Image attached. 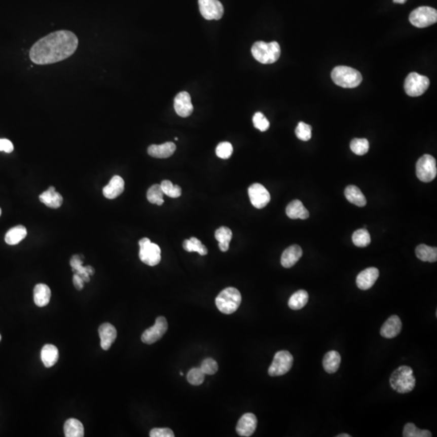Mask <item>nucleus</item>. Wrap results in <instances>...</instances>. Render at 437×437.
<instances>
[{"label":"nucleus","instance_id":"f257e3e1","mask_svg":"<svg viewBox=\"0 0 437 437\" xmlns=\"http://www.w3.org/2000/svg\"><path fill=\"white\" fill-rule=\"evenodd\" d=\"M78 45V38L74 32L56 31L36 42L30 49L29 58L35 64H53L70 58Z\"/></svg>","mask_w":437,"mask_h":437},{"label":"nucleus","instance_id":"f03ea898","mask_svg":"<svg viewBox=\"0 0 437 437\" xmlns=\"http://www.w3.org/2000/svg\"><path fill=\"white\" fill-rule=\"evenodd\" d=\"M389 384L399 393H407L415 389V377L413 369L409 366H400L392 373Z\"/></svg>","mask_w":437,"mask_h":437},{"label":"nucleus","instance_id":"7ed1b4c3","mask_svg":"<svg viewBox=\"0 0 437 437\" xmlns=\"http://www.w3.org/2000/svg\"><path fill=\"white\" fill-rule=\"evenodd\" d=\"M251 52L253 58L263 64L274 63L280 57V46L276 42L266 43L257 42L252 46Z\"/></svg>","mask_w":437,"mask_h":437},{"label":"nucleus","instance_id":"20e7f679","mask_svg":"<svg viewBox=\"0 0 437 437\" xmlns=\"http://www.w3.org/2000/svg\"><path fill=\"white\" fill-rule=\"evenodd\" d=\"M331 78L335 85L345 88H356L362 82L360 72L349 66H336L331 72Z\"/></svg>","mask_w":437,"mask_h":437},{"label":"nucleus","instance_id":"39448f33","mask_svg":"<svg viewBox=\"0 0 437 437\" xmlns=\"http://www.w3.org/2000/svg\"><path fill=\"white\" fill-rule=\"evenodd\" d=\"M241 303V295L235 287L224 289L215 299L218 310L225 314H232L238 309Z\"/></svg>","mask_w":437,"mask_h":437},{"label":"nucleus","instance_id":"423d86ee","mask_svg":"<svg viewBox=\"0 0 437 437\" xmlns=\"http://www.w3.org/2000/svg\"><path fill=\"white\" fill-rule=\"evenodd\" d=\"M139 245V259L142 263L150 267L157 266L161 261V250L158 245L152 242L150 239H141Z\"/></svg>","mask_w":437,"mask_h":437},{"label":"nucleus","instance_id":"0eeeda50","mask_svg":"<svg viewBox=\"0 0 437 437\" xmlns=\"http://www.w3.org/2000/svg\"><path fill=\"white\" fill-rule=\"evenodd\" d=\"M293 365V356L291 353L287 351H278L269 368V375L271 377L284 375L290 371Z\"/></svg>","mask_w":437,"mask_h":437},{"label":"nucleus","instance_id":"6e6552de","mask_svg":"<svg viewBox=\"0 0 437 437\" xmlns=\"http://www.w3.org/2000/svg\"><path fill=\"white\" fill-rule=\"evenodd\" d=\"M437 174L436 161L431 155L426 154L419 159L416 164V175L423 183H430Z\"/></svg>","mask_w":437,"mask_h":437},{"label":"nucleus","instance_id":"1a4fd4ad","mask_svg":"<svg viewBox=\"0 0 437 437\" xmlns=\"http://www.w3.org/2000/svg\"><path fill=\"white\" fill-rule=\"evenodd\" d=\"M409 20L414 26L426 28L436 22L437 12L430 7H420L411 12Z\"/></svg>","mask_w":437,"mask_h":437},{"label":"nucleus","instance_id":"9d476101","mask_svg":"<svg viewBox=\"0 0 437 437\" xmlns=\"http://www.w3.org/2000/svg\"><path fill=\"white\" fill-rule=\"evenodd\" d=\"M429 85V79L427 77L416 72H412L407 76L404 88L408 96H419L427 91Z\"/></svg>","mask_w":437,"mask_h":437},{"label":"nucleus","instance_id":"9b49d317","mask_svg":"<svg viewBox=\"0 0 437 437\" xmlns=\"http://www.w3.org/2000/svg\"><path fill=\"white\" fill-rule=\"evenodd\" d=\"M168 330V322L165 317H158L156 320L154 325L142 333L141 340L147 344H153L158 341Z\"/></svg>","mask_w":437,"mask_h":437},{"label":"nucleus","instance_id":"f8f14e48","mask_svg":"<svg viewBox=\"0 0 437 437\" xmlns=\"http://www.w3.org/2000/svg\"><path fill=\"white\" fill-rule=\"evenodd\" d=\"M199 11L207 20H221L224 15V6L218 0H199Z\"/></svg>","mask_w":437,"mask_h":437},{"label":"nucleus","instance_id":"ddd939ff","mask_svg":"<svg viewBox=\"0 0 437 437\" xmlns=\"http://www.w3.org/2000/svg\"><path fill=\"white\" fill-rule=\"evenodd\" d=\"M249 199L253 207L262 209L266 207L271 201V195L263 185L259 183L251 185L248 190Z\"/></svg>","mask_w":437,"mask_h":437},{"label":"nucleus","instance_id":"4468645a","mask_svg":"<svg viewBox=\"0 0 437 437\" xmlns=\"http://www.w3.org/2000/svg\"><path fill=\"white\" fill-rule=\"evenodd\" d=\"M258 425L257 417L253 413H246L239 419L237 432L241 436H250L254 433Z\"/></svg>","mask_w":437,"mask_h":437},{"label":"nucleus","instance_id":"2eb2a0df","mask_svg":"<svg viewBox=\"0 0 437 437\" xmlns=\"http://www.w3.org/2000/svg\"><path fill=\"white\" fill-rule=\"evenodd\" d=\"M174 108L176 114L181 118H187L194 111L191 95L187 92H179L174 99Z\"/></svg>","mask_w":437,"mask_h":437},{"label":"nucleus","instance_id":"dca6fc26","mask_svg":"<svg viewBox=\"0 0 437 437\" xmlns=\"http://www.w3.org/2000/svg\"><path fill=\"white\" fill-rule=\"evenodd\" d=\"M379 277V271L376 267H369L361 271L356 277V285L361 290H369L373 287Z\"/></svg>","mask_w":437,"mask_h":437},{"label":"nucleus","instance_id":"f3484780","mask_svg":"<svg viewBox=\"0 0 437 437\" xmlns=\"http://www.w3.org/2000/svg\"><path fill=\"white\" fill-rule=\"evenodd\" d=\"M403 328L401 319L397 315H393L386 320L381 328V335L385 339L397 337Z\"/></svg>","mask_w":437,"mask_h":437},{"label":"nucleus","instance_id":"a211bd4d","mask_svg":"<svg viewBox=\"0 0 437 437\" xmlns=\"http://www.w3.org/2000/svg\"><path fill=\"white\" fill-rule=\"evenodd\" d=\"M100 339V346L104 351L111 348L117 338V331L111 323H103L98 330Z\"/></svg>","mask_w":437,"mask_h":437},{"label":"nucleus","instance_id":"6ab92c4d","mask_svg":"<svg viewBox=\"0 0 437 437\" xmlns=\"http://www.w3.org/2000/svg\"><path fill=\"white\" fill-rule=\"evenodd\" d=\"M125 183L120 176H113L111 181L103 189V195L108 199H115L124 191Z\"/></svg>","mask_w":437,"mask_h":437},{"label":"nucleus","instance_id":"aec40b11","mask_svg":"<svg viewBox=\"0 0 437 437\" xmlns=\"http://www.w3.org/2000/svg\"><path fill=\"white\" fill-rule=\"evenodd\" d=\"M303 255V250L299 245H293L283 251L281 257V264L285 268L293 267Z\"/></svg>","mask_w":437,"mask_h":437},{"label":"nucleus","instance_id":"412c9836","mask_svg":"<svg viewBox=\"0 0 437 437\" xmlns=\"http://www.w3.org/2000/svg\"><path fill=\"white\" fill-rule=\"evenodd\" d=\"M39 199L46 207L53 209L60 207L63 202L62 195L55 191L54 187H49L48 190L42 193L39 196Z\"/></svg>","mask_w":437,"mask_h":437},{"label":"nucleus","instance_id":"4be33fe9","mask_svg":"<svg viewBox=\"0 0 437 437\" xmlns=\"http://www.w3.org/2000/svg\"><path fill=\"white\" fill-rule=\"evenodd\" d=\"M176 151V145L172 142H167L161 145H151L148 149V153L155 158H168Z\"/></svg>","mask_w":437,"mask_h":437},{"label":"nucleus","instance_id":"5701e85b","mask_svg":"<svg viewBox=\"0 0 437 437\" xmlns=\"http://www.w3.org/2000/svg\"><path fill=\"white\" fill-rule=\"evenodd\" d=\"M70 264L75 274L80 275L86 283L90 281L91 275H94V269L91 266L83 267V262L78 255L73 256L72 259H70Z\"/></svg>","mask_w":437,"mask_h":437},{"label":"nucleus","instance_id":"b1692460","mask_svg":"<svg viewBox=\"0 0 437 437\" xmlns=\"http://www.w3.org/2000/svg\"><path fill=\"white\" fill-rule=\"evenodd\" d=\"M286 214L287 216L293 220L301 218V220H306L309 217V212L301 201L296 199L287 205L286 208Z\"/></svg>","mask_w":437,"mask_h":437},{"label":"nucleus","instance_id":"393cba45","mask_svg":"<svg viewBox=\"0 0 437 437\" xmlns=\"http://www.w3.org/2000/svg\"><path fill=\"white\" fill-rule=\"evenodd\" d=\"M51 292L50 287L44 283H39L33 290V299L37 306L44 307L50 303Z\"/></svg>","mask_w":437,"mask_h":437},{"label":"nucleus","instance_id":"a878e982","mask_svg":"<svg viewBox=\"0 0 437 437\" xmlns=\"http://www.w3.org/2000/svg\"><path fill=\"white\" fill-rule=\"evenodd\" d=\"M341 363V355L338 351H331L323 358L322 365L326 373L332 374L336 373Z\"/></svg>","mask_w":437,"mask_h":437},{"label":"nucleus","instance_id":"bb28decb","mask_svg":"<svg viewBox=\"0 0 437 437\" xmlns=\"http://www.w3.org/2000/svg\"><path fill=\"white\" fill-rule=\"evenodd\" d=\"M59 357L58 348L52 344H46L42 349L41 358L44 363L45 367L51 368L58 361Z\"/></svg>","mask_w":437,"mask_h":437},{"label":"nucleus","instance_id":"cd10ccee","mask_svg":"<svg viewBox=\"0 0 437 437\" xmlns=\"http://www.w3.org/2000/svg\"><path fill=\"white\" fill-rule=\"evenodd\" d=\"M344 195L350 203L358 207H365L367 203V200L363 193L355 186H348L345 189Z\"/></svg>","mask_w":437,"mask_h":437},{"label":"nucleus","instance_id":"c85d7f7f","mask_svg":"<svg viewBox=\"0 0 437 437\" xmlns=\"http://www.w3.org/2000/svg\"><path fill=\"white\" fill-rule=\"evenodd\" d=\"M27 236V229L23 225H17L8 231L5 235V242L8 245H17Z\"/></svg>","mask_w":437,"mask_h":437},{"label":"nucleus","instance_id":"c756f323","mask_svg":"<svg viewBox=\"0 0 437 437\" xmlns=\"http://www.w3.org/2000/svg\"><path fill=\"white\" fill-rule=\"evenodd\" d=\"M64 435L66 437H83L85 428L82 423L77 419H69L64 424Z\"/></svg>","mask_w":437,"mask_h":437},{"label":"nucleus","instance_id":"7c9ffc66","mask_svg":"<svg viewBox=\"0 0 437 437\" xmlns=\"http://www.w3.org/2000/svg\"><path fill=\"white\" fill-rule=\"evenodd\" d=\"M415 253L419 260L428 263H435L437 261V249L435 247L421 244L418 245L415 249Z\"/></svg>","mask_w":437,"mask_h":437},{"label":"nucleus","instance_id":"2f4dec72","mask_svg":"<svg viewBox=\"0 0 437 437\" xmlns=\"http://www.w3.org/2000/svg\"><path fill=\"white\" fill-rule=\"evenodd\" d=\"M215 237L218 242V247L222 252H226L229 249V242L233 237V233L227 227H221L215 231Z\"/></svg>","mask_w":437,"mask_h":437},{"label":"nucleus","instance_id":"473e14b6","mask_svg":"<svg viewBox=\"0 0 437 437\" xmlns=\"http://www.w3.org/2000/svg\"><path fill=\"white\" fill-rule=\"evenodd\" d=\"M309 301V294L305 290H299L292 295L288 301V306L293 310L302 309Z\"/></svg>","mask_w":437,"mask_h":437},{"label":"nucleus","instance_id":"72a5a7b5","mask_svg":"<svg viewBox=\"0 0 437 437\" xmlns=\"http://www.w3.org/2000/svg\"><path fill=\"white\" fill-rule=\"evenodd\" d=\"M183 248L187 252H197L202 256L207 254V247L196 237H191L183 242Z\"/></svg>","mask_w":437,"mask_h":437},{"label":"nucleus","instance_id":"f704fd0d","mask_svg":"<svg viewBox=\"0 0 437 437\" xmlns=\"http://www.w3.org/2000/svg\"><path fill=\"white\" fill-rule=\"evenodd\" d=\"M164 193L161 189V185H153L147 192V198L148 200L153 204H157L161 206L164 203Z\"/></svg>","mask_w":437,"mask_h":437},{"label":"nucleus","instance_id":"c9c22d12","mask_svg":"<svg viewBox=\"0 0 437 437\" xmlns=\"http://www.w3.org/2000/svg\"><path fill=\"white\" fill-rule=\"evenodd\" d=\"M352 241L357 247L368 246L371 243V237L369 231L366 229H361L355 231L352 235Z\"/></svg>","mask_w":437,"mask_h":437},{"label":"nucleus","instance_id":"e433bc0d","mask_svg":"<svg viewBox=\"0 0 437 437\" xmlns=\"http://www.w3.org/2000/svg\"><path fill=\"white\" fill-rule=\"evenodd\" d=\"M404 437H431V431L428 430L419 429L414 423H407L403 429Z\"/></svg>","mask_w":437,"mask_h":437},{"label":"nucleus","instance_id":"4c0bfd02","mask_svg":"<svg viewBox=\"0 0 437 437\" xmlns=\"http://www.w3.org/2000/svg\"><path fill=\"white\" fill-rule=\"evenodd\" d=\"M164 195L176 199L181 195V189L177 185H173L170 180H163L161 184Z\"/></svg>","mask_w":437,"mask_h":437},{"label":"nucleus","instance_id":"58836bf2","mask_svg":"<svg viewBox=\"0 0 437 437\" xmlns=\"http://www.w3.org/2000/svg\"><path fill=\"white\" fill-rule=\"evenodd\" d=\"M351 151L358 156L366 154L369 150V142L366 138H354L351 142Z\"/></svg>","mask_w":437,"mask_h":437},{"label":"nucleus","instance_id":"ea45409f","mask_svg":"<svg viewBox=\"0 0 437 437\" xmlns=\"http://www.w3.org/2000/svg\"><path fill=\"white\" fill-rule=\"evenodd\" d=\"M205 374L200 368H194L187 374V381L193 385H200L204 381Z\"/></svg>","mask_w":437,"mask_h":437},{"label":"nucleus","instance_id":"a19ab883","mask_svg":"<svg viewBox=\"0 0 437 437\" xmlns=\"http://www.w3.org/2000/svg\"><path fill=\"white\" fill-rule=\"evenodd\" d=\"M296 135L302 141H309L312 138V127L309 124L301 122L296 128Z\"/></svg>","mask_w":437,"mask_h":437},{"label":"nucleus","instance_id":"79ce46f5","mask_svg":"<svg viewBox=\"0 0 437 437\" xmlns=\"http://www.w3.org/2000/svg\"><path fill=\"white\" fill-rule=\"evenodd\" d=\"M200 369L205 375H214L218 371V363L215 359L207 358L202 362Z\"/></svg>","mask_w":437,"mask_h":437},{"label":"nucleus","instance_id":"37998d69","mask_svg":"<svg viewBox=\"0 0 437 437\" xmlns=\"http://www.w3.org/2000/svg\"><path fill=\"white\" fill-rule=\"evenodd\" d=\"M216 156L221 159H229L233 152V145L229 142H222L218 143L216 148Z\"/></svg>","mask_w":437,"mask_h":437},{"label":"nucleus","instance_id":"c03bdc74","mask_svg":"<svg viewBox=\"0 0 437 437\" xmlns=\"http://www.w3.org/2000/svg\"><path fill=\"white\" fill-rule=\"evenodd\" d=\"M253 123L254 125L255 128L259 129V131H267L270 127V123L267 120V118L262 114V113L258 112L255 114L253 118Z\"/></svg>","mask_w":437,"mask_h":437},{"label":"nucleus","instance_id":"a18cd8bd","mask_svg":"<svg viewBox=\"0 0 437 437\" xmlns=\"http://www.w3.org/2000/svg\"><path fill=\"white\" fill-rule=\"evenodd\" d=\"M174 433L169 428H153L150 431L151 437H174Z\"/></svg>","mask_w":437,"mask_h":437},{"label":"nucleus","instance_id":"49530a36","mask_svg":"<svg viewBox=\"0 0 437 437\" xmlns=\"http://www.w3.org/2000/svg\"><path fill=\"white\" fill-rule=\"evenodd\" d=\"M13 150H14V146L10 140H8L7 138H0V152L10 153Z\"/></svg>","mask_w":437,"mask_h":437},{"label":"nucleus","instance_id":"de8ad7c7","mask_svg":"<svg viewBox=\"0 0 437 437\" xmlns=\"http://www.w3.org/2000/svg\"><path fill=\"white\" fill-rule=\"evenodd\" d=\"M84 283H85V281L83 280L82 278L80 275H77V274H74L73 283H74V286L77 290L81 291V290L84 288Z\"/></svg>","mask_w":437,"mask_h":437},{"label":"nucleus","instance_id":"09e8293b","mask_svg":"<svg viewBox=\"0 0 437 437\" xmlns=\"http://www.w3.org/2000/svg\"><path fill=\"white\" fill-rule=\"evenodd\" d=\"M393 1L395 4H405L407 0H393Z\"/></svg>","mask_w":437,"mask_h":437},{"label":"nucleus","instance_id":"8fccbe9b","mask_svg":"<svg viewBox=\"0 0 437 437\" xmlns=\"http://www.w3.org/2000/svg\"><path fill=\"white\" fill-rule=\"evenodd\" d=\"M337 437H351V435L349 434H340V435H337Z\"/></svg>","mask_w":437,"mask_h":437},{"label":"nucleus","instance_id":"3c124183","mask_svg":"<svg viewBox=\"0 0 437 437\" xmlns=\"http://www.w3.org/2000/svg\"><path fill=\"white\" fill-rule=\"evenodd\" d=\"M1 214H2V210L0 208V216H1Z\"/></svg>","mask_w":437,"mask_h":437},{"label":"nucleus","instance_id":"603ef678","mask_svg":"<svg viewBox=\"0 0 437 437\" xmlns=\"http://www.w3.org/2000/svg\"><path fill=\"white\" fill-rule=\"evenodd\" d=\"M1 339H2V337H1V335H0V341H1Z\"/></svg>","mask_w":437,"mask_h":437}]
</instances>
